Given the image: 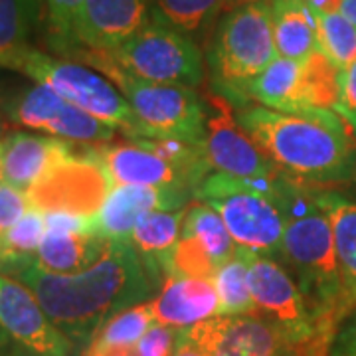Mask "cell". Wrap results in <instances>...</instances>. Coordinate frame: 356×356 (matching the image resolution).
Here are the masks:
<instances>
[{"instance_id":"bcb514c9","label":"cell","mask_w":356,"mask_h":356,"mask_svg":"<svg viewBox=\"0 0 356 356\" xmlns=\"http://www.w3.org/2000/svg\"><path fill=\"white\" fill-rule=\"evenodd\" d=\"M229 2H232V8H234L238 4H245V2H252V0H229Z\"/></svg>"},{"instance_id":"60d3db41","label":"cell","mask_w":356,"mask_h":356,"mask_svg":"<svg viewBox=\"0 0 356 356\" xmlns=\"http://www.w3.org/2000/svg\"><path fill=\"white\" fill-rule=\"evenodd\" d=\"M341 13L356 26V0H343L341 2Z\"/></svg>"},{"instance_id":"5bb4252c","label":"cell","mask_w":356,"mask_h":356,"mask_svg":"<svg viewBox=\"0 0 356 356\" xmlns=\"http://www.w3.org/2000/svg\"><path fill=\"white\" fill-rule=\"evenodd\" d=\"M0 329L16 348L32 356H74L79 353L40 305L32 289L8 273H0Z\"/></svg>"},{"instance_id":"ee69618b","label":"cell","mask_w":356,"mask_h":356,"mask_svg":"<svg viewBox=\"0 0 356 356\" xmlns=\"http://www.w3.org/2000/svg\"><path fill=\"white\" fill-rule=\"evenodd\" d=\"M2 156H4V137H0V182L4 180V165H2Z\"/></svg>"},{"instance_id":"74e56055","label":"cell","mask_w":356,"mask_h":356,"mask_svg":"<svg viewBox=\"0 0 356 356\" xmlns=\"http://www.w3.org/2000/svg\"><path fill=\"white\" fill-rule=\"evenodd\" d=\"M170 356H208V353L194 339L188 337L186 329H182L180 331V341H178L177 348Z\"/></svg>"},{"instance_id":"b9f144b4","label":"cell","mask_w":356,"mask_h":356,"mask_svg":"<svg viewBox=\"0 0 356 356\" xmlns=\"http://www.w3.org/2000/svg\"><path fill=\"white\" fill-rule=\"evenodd\" d=\"M16 346L13 344V341L6 337V332L0 329V356H6L10 350H14Z\"/></svg>"},{"instance_id":"7c38bea8","label":"cell","mask_w":356,"mask_h":356,"mask_svg":"<svg viewBox=\"0 0 356 356\" xmlns=\"http://www.w3.org/2000/svg\"><path fill=\"white\" fill-rule=\"evenodd\" d=\"M113 188L107 170L91 149L86 154H72L51 166L36 180L28 194L32 208L40 212H70L95 216Z\"/></svg>"},{"instance_id":"44dd1931","label":"cell","mask_w":356,"mask_h":356,"mask_svg":"<svg viewBox=\"0 0 356 356\" xmlns=\"http://www.w3.org/2000/svg\"><path fill=\"white\" fill-rule=\"evenodd\" d=\"M315 196L331 222L344 305L353 313L356 305V200L331 188H315Z\"/></svg>"},{"instance_id":"9a60e30c","label":"cell","mask_w":356,"mask_h":356,"mask_svg":"<svg viewBox=\"0 0 356 356\" xmlns=\"http://www.w3.org/2000/svg\"><path fill=\"white\" fill-rule=\"evenodd\" d=\"M186 332L208 356H301V348L259 313L218 315Z\"/></svg>"},{"instance_id":"83f0119b","label":"cell","mask_w":356,"mask_h":356,"mask_svg":"<svg viewBox=\"0 0 356 356\" xmlns=\"http://www.w3.org/2000/svg\"><path fill=\"white\" fill-rule=\"evenodd\" d=\"M44 10V0H0V64L13 51L30 46Z\"/></svg>"},{"instance_id":"d590c367","label":"cell","mask_w":356,"mask_h":356,"mask_svg":"<svg viewBox=\"0 0 356 356\" xmlns=\"http://www.w3.org/2000/svg\"><path fill=\"white\" fill-rule=\"evenodd\" d=\"M337 113L346 121L356 137V60L343 74V89H341V103Z\"/></svg>"},{"instance_id":"5b68a950","label":"cell","mask_w":356,"mask_h":356,"mask_svg":"<svg viewBox=\"0 0 356 356\" xmlns=\"http://www.w3.org/2000/svg\"><path fill=\"white\" fill-rule=\"evenodd\" d=\"M275 58L271 0H252L229 8L214 28L208 48L214 91L236 107L242 103L243 89Z\"/></svg>"},{"instance_id":"3957f363","label":"cell","mask_w":356,"mask_h":356,"mask_svg":"<svg viewBox=\"0 0 356 356\" xmlns=\"http://www.w3.org/2000/svg\"><path fill=\"white\" fill-rule=\"evenodd\" d=\"M275 196L285 218L280 264L291 269L317 315L323 337L332 344L341 323L350 313L344 305L329 216L317 202L315 186L289 175L275 180Z\"/></svg>"},{"instance_id":"836d02e7","label":"cell","mask_w":356,"mask_h":356,"mask_svg":"<svg viewBox=\"0 0 356 356\" xmlns=\"http://www.w3.org/2000/svg\"><path fill=\"white\" fill-rule=\"evenodd\" d=\"M32 208L28 194L8 182H0V236H4L14 224Z\"/></svg>"},{"instance_id":"e0dca14e","label":"cell","mask_w":356,"mask_h":356,"mask_svg":"<svg viewBox=\"0 0 356 356\" xmlns=\"http://www.w3.org/2000/svg\"><path fill=\"white\" fill-rule=\"evenodd\" d=\"M151 18L149 0H83L76 28L77 50L109 54L135 36Z\"/></svg>"},{"instance_id":"7bdbcfd3","label":"cell","mask_w":356,"mask_h":356,"mask_svg":"<svg viewBox=\"0 0 356 356\" xmlns=\"http://www.w3.org/2000/svg\"><path fill=\"white\" fill-rule=\"evenodd\" d=\"M8 255H6V248H4V240L0 236V273H8Z\"/></svg>"},{"instance_id":"4fadbf2b","label":"cell","mask_w":356,"mask_h":356,"mask_svg":"<svg viewBox=\"0 0 356 356\" xmlns=\"http://www.w3.org/2000/svg\"><path fill=\"white\" fill-rule=\"evenodd\" d=\"M4 113L16 125L77 145H107L117 133L42 83L22 89L6 103Z\"/></svg>"},{"instance_id":"8fae6325","label":"cell","mask_w":356,"mask_h":356,"mask_svg":"<svg viewBox=\"0 0 356 356\" xmlns=\"http://www.w3.org/2000/svg\"><path fill=\"white\" fill-rule=\"evenodd\" d=\"M206 103L204 154L210 170L243 180H267L283 175L238 123L234 105L218 91L202 95Z\"/></svg>"},{"instance_id":"6da1fadb","label":"cell","mask_w":356,"mask_h":356,"mask_svg":"<svg viewBox=\"0 0 356 356\" xmlns=\"http://www.w3.org/2000/svg\"><path fill=\"white\" fill-rule=\"evenodd\" d=\"M14 277L32 289L51 323L79 350L88 348L113 315L159 293L133 245L121 242L109 243L105 254L79 273H54L32 261Z\"/></svg>"},{"instance_id":"f35d334b","label":"cell","mask_w":356,"mask_h":356,"mask_svg":"<svg viewBox=\"0 0 356 356\" xmlns=\"http://www.w3.org/2000/svg\"><path fill=\"white\" fill-rule=\"evenodd\" d=\"M81 356H139L137 348H86Z\"/></svg>"},{"instance_id":"ac0fdd59","label":"cell","mask_w":356,"mask_h":356,"mask_svg":"<svg viewBox=\"0 0 356 356\" xmlns=\"http://www.w3.org/2000/svg\"><path fill=\"white\" fill-rule=\"evenodd\" d=\"M151 303L154 321L177 329H188L220 315V297L214 281L200 277H166Z\"/></svg>"},{"instance_id":"52a82bcc","label":"cell","mask_w":356,"mask_h":356,"mask_svg":"<svg viewBox=\"0 0 356 356\" xmlns=\"http://www.w3.org/2000/svg\"><path fill=\"white\" fill-rule=\"evenodd\" d=\"M280 177L243 180L212 172L198 186L194 200L218 212L238 248L281 261L285 218L275 196Z\"/></svg>"},{"instance_id":"30bf717a","label":"cell","mask_w":356,"mask_h":356,"mask_svg":"<svg viewBox=\"0 0 356 356\" xmlns=\"http://www.w3.org/2000/svg\"><path fill=\"white\" fill-rule=\"evenodd\" d=\"M250 291L255 311L275 323L301 348V356H329L331 343L323 337L305 293L283 264L266 255H252Z\"/></svg>"},{"instance_id":"f546056e","label":"cell","mask_w":356,"mask_h":356,"mask_svg":"<svg viewBox=\"0 0 356 356\" xmlns=\"http://www.w3.org/2000/svg\"><path fill=\"white\" fill-rule=\"evenodd\" d=\"M44 236H46V216L36 208H30L24 216L2 236L8 264H10L8 275H16L18 269L30 266L36 259L40 245L44 242Z\"/></svg>"},{"instance_id":"ab89813d","label":"cell","mask_w":356,"mask_h":356,"mask_svg":"<svg viewBox=\"0 0 356 356\" xmlns=\"http://www.w3.org/2000/svg\"><path fill=\"white\" fill-rule=\"evenodd\" d=\"M305 2L317 14H332L341 13V2L343 0H305Z\"/></svg>"},{"instance_id":"4dcf8cb0","label":"cell","mask_w":356,"mask_h":356,"mask_svg":"<svg viewBox=\"0 0 356 356\" xmlns=\"http://www.w3.org/2000/svg\"><path fill=\"white\" fill-rule=\"evenodd\" d=\"M318 50L341 72L356 60V26L343 13L317 14Z\"/></svg>"},{"instance_id":"f1b7e54d","label":"cell","mask_w":356,"mask_h":356,"mask_svg":"<svg viewBox=\"0 0 356 356\" xmlns=\"http://www.w3.org/2000/svg\"><path fill=\"white\" fill-rule=\"evenodd\" d=\"M154 323L153 303L145 301L117 313L95 332L91 348H137L139 341ZM88 346V348H89Z\"/></svg>"},{"instance_id":"cb8c5ba5","label":"cell","mask_w":356,"mask_h":356,"mask_svg":"<svg viewBox=\"0 0 356 356\" xmlns=\"http://www.w3.org/2000/svg\"><path fill=\"white\" fill-rule=\"evenodd\" d=\"M109 243L97 234L46 232L34 264L54 273H79L93 266Z\"/></svg>"},{"instance_id":"1f68e13d","label":"cell","mask_w":356,"mask_h":356,"mask_svg":"<svg viewBox=\"0 0 356 356\" xmlns=\"http://www.w3.org/2000/svg\"><path fill=\"white\" fill-rule=\"evenodd\" d=\"M81 6L83 0H44L50 44L62 58H70L77 50L76 28Z\"/></svg>"},{"instance_id":"484cf974","label":"cell","mask_w":356,"mask_h":356,"mask_svg":"<svg viewBox=\"0 0 356 356\" xmlns=\"http://www.w3.org/2000/svg\"><path fill=\"white\" fill-rule=\"evenodd\" d=\"M301 97L305 109H327L337 113L341 103L343 72L321 50L301 62Z\"/></svg>"},{"instance_id":"ffe728a7","label":"cell","mask_w":356,"mask_h":356,"mask_svg":"<svg viewBox=\"0 0 356 356\" xmlns=\"http://www.w3.org/2000/svg\"><path fill=\"white\" fill-rule=\"evenodd\" d=\"M182 210H154L140 218L131 234V245L140 257L145 269L159 285L172 273V255L182 232Z\"/></svg>"},{"instance_id":"7dc6e473","label":"cell","mask_w":356,"mask_h":356,"mask_svg":"<svg viewBox=\"0 0 356 356\" xmlns=\"http://www.w3.org/2000/svg\"><path fill=\"white\" fill-rule=\"evenodd\" d=\"M0 131H2V109H0Z\"/></svg>"},{"instance_id":"e575fe53","label":"cell","mask_w":356,"mask_h":356,"mask_svg":"<svg viewBox=\"0 0 356 356\" xmlns=\"http://www.w3.org/2000/svg\"><path fill=\"white\" fill-rule=\"evenodd\" d=\"M46 232L58 234H97L95 216H81L70 212H46Z\"/></svg>"},{"instance_id":"f6af8a7d","label":"cell","mask_w":356,"mask_h":356,"mask_svg":"<svg viewBox=\"0 0 356 356\" xmlns=\"http://www.w3.org/2000/svg\"><path fill=\"white\" fill-rule=\"evenodd\" d=\"M6 356H32V355H28V353H22L20 348H14V350H10V353H8ZM74 356H81V350H79V353H76Z\"/></svg>"},{"instance_id":"d6986e66","label":"cell","mask_w":356,"mask_h":356,"mask_svg":"<svg viewBox=\"0 0 356 356\" xmlns=\"http://www.w3.org/2000/svg\"><path fill=\"white\" fill-rule=\"evenodd\" d=\"M74 143L50 135H34L16 131L4 137V182L28 192L51 166L76 154Z\"/></svg>"},{"instance_id":"277c9868","label":"cell","mask_w":356,"mask_h":356,"mask_svg":"<svg viewBox=\"0 0 356 356\" xmlns=\"http://www.w3.org/2000/svg\"><path fill=\"white\" fill-rule=\"evenodd\" d=\"M67 60H77L107 77L123 93L149 139L204 145L206 103L192 88L165 86L131 76L103 51L76 50Z\"/></svg>"},{"instance_id":"4316f807","label":"cell","mask_w":356,"mask_h":356,"mask_svg":"<svg viewBox=\"0 0 356 356\" xmlns=\"http://www.w3.org/2000/svg\"><path fill=\"white\" fill-rule=\"evenodd\" d=\"M254 252L238 248L214 275V285L220 297V315H248L255 311L254 297L250 291V259Z\"/></svg>"},{"instance_id":"8d00e7d4","label":"cell","mask_w":356,"mask_h":356,"mask_svg":"<svg viewBox=\"0 0 356 356\" xmlns=\"http://www.w3.org/2000/svg\"><path fill=\"white\" fill-rule=\"evenodd\" d=\"M329 356H356V309L341 323Z\"/></svg>"},{"instance_id":"d6a6232c","label":"cell","mask_w":356,"mask_h":356,"mask_svg":"<svg viewBox=\"0 0 356 356\" xmlns=\"http://www.w3.org/2000/svg\"><path fill=\"white\" fill-rule=\"evenodd\" d=\"M180 331L182 329L154 321L137 344V353L139 356H170L180 341Z\"/></svg>"},{"instance_id":"ba28073f","label":"cell","mask_w":356,"mask_h":356,"mask_svg":"<svg viewBox=\"0 0 356 356\" xmlns=\"http://www.w3.org/2000/svg\"><path fill=\"white\" fill-rule=\"evenodd\" d=\"M113 186L180 188L196 196L210 175L202 147L180 140L129 139L95 147Z\"/></svg>"},{"instance_id":"8992f818","label":"cell","mask_w":356,"mask_h":356,"mask_svg":"<svg viewBox=\"0 0 356 356\" xmlns=\"http://www.w3.org/2000/svg\"><path fill=\"white\" fill-rule=\"evenodd\" d=\"M0 70H13L42 83L65 102L74 103L115 131H123L129 139H149L135 111L123 93L107 77L76 60L54 58L46 51L26 46L2 60Z\"/></svg>"},{"instance_id":"9c48e42d","label":"cell","mask_w":356,"mask_h":356,"mask_svg":"<svg viewBox=\"0 0 356 356\" xmlns=\"http://www.w3.org/2000/svg\"><path fill=\"white\" fill-rule=\"evenodd\" d=\"M107 56L131 76L154 83L194 89L204 79V56L198 42L156 16Z\"/></svg>"},{"instance_id":"7402d4cb","label":"cell","mask_w":356,"mask_h":356,"mask_svg":"<svg viewBox=\"0 0 356 356\" xmlns=\"http://www.w3.org/2000/svg\"><path fill=\"white\" fill-rule=\"evenodd\" d=\"M271 22L281 58L305 62L318 50L317 13L305 0H271Z\"/></svg>"},{"instance_id":"7a4b0ae2","label":"cell","mask_w":356,"mask_h":356,"mask_svg":"<svg viewBox=\"0 0 356 356\" xmlns=\"http://www.w3.org/2000/svg\"><path fill=\"white\" fill-rule=\"evenodd\" d=\"M234 109L255 145L295 180L327 186L355 177L356 137L339 113L327 109L283 113L254 102Z\"/></svg>"},{"instance_id":"603a6c76","label":"cell","mask_w":356,"mask_h":356,"mask_svg":"<svg viewBox=\"0 0 356 356\" xmlns=\"http://www.w3.org/2000/svg\"><path fill=\"white\" fill-rule=\"evenodd\" d=\"M301 62L277 56L254 81L243 89L242 103L254 102L283 111V113H305L301 97ZM240 105V103H238Z\"/></svg>"},{"instance_id":"2e32d148","label":"cell","mask_w":356,"mask_h":356,"mask_svg":"<svg viewBox=\"0 0 356 356\" xmlns=\"http://www.w3.org/2000/svg\"><path fill=\"white\" fill-rule=\"evenodd\" d=\"M194 202V192L151 186H113L95 214V232L107 242H131L140 218L154 210H182Z\"/></svg>"},{"instance_id":"d4e9b609","label":"cell","mask_w":356,"mask_h":356,"mask_svg":"<svg viewBox=\"0 0 356 356\" xmlns=\"http://www.w3.org/2000/svg\"><path fill=\"white\" fill-rule=\"evenodd\" d=\"M229 8V0H153V16L194 42L204 38L222 10Z\"/></svg>"}]
</instances>
